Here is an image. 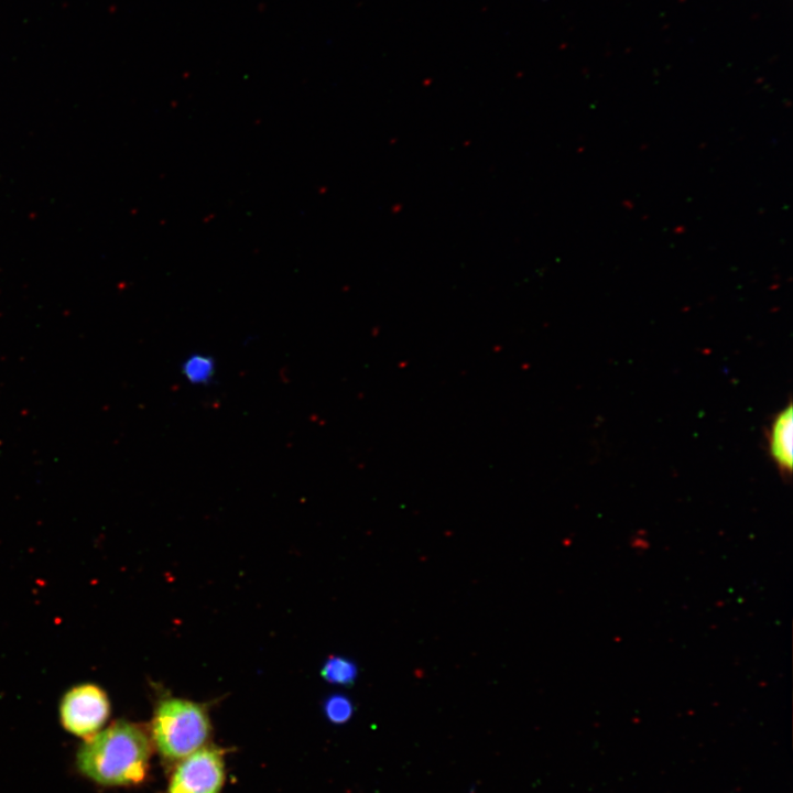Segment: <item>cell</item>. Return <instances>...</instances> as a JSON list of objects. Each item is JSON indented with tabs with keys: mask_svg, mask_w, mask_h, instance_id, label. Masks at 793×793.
I'll list each match as a JSON object with an SVG mask.
<instances>
[{
	"mask_svg": "<svg viewBox=\"0 0 793 793\" xmlns=\"http://www.w3.org/2000/svg\"><path fill=\"white\" fill-rule=\"evenodd\" d=\"M153 743L138 724L118 720L85 739L77 768L91 781L110 786L142 783L149 773Z\"/></svg>",
	"mask_w": 793,
	"mask_h": 793,
	"instance_id": "6da1fadb",
	"label": "cell"
},
{
	"mask_svg": "<svg viewBox=\"0 0 793 793\" xmlns=\"http://www.w3.org/2000/svg\"><path fill=\"white\" fill-rule=\"evenodd\" d=\"M210 731V720L203 705L167 697L155 707L150 738L164 759L178 761L204 747Z\"/></svg>",
	"mask_w": 793,
	"mask_h": 793,
	"instance_id": "7a4b0ae2",
	"label": "cell"
},
{
	"mask_svg": "<svg viewBox=\"0 0 793 793\" xmlns=\"http://www.w3.org/2000/svg\"><path fill=\"white\" fill-rule=\"evenodd\" d=\"M225 776V751L204 746L178 760L166 793H220Z\"/></svg>",
	"mask_w": 793,
	"mask_h": 793,
	"instance_id": "3957f363",
	"label": "cell"
},
{
	"mask_svg": "<svg viewBox=\"0 0 793 793\" xmlns=\"http://www.w3.org/2000/svg\"><path fill=\"white\" fill-rule=\"evenodd\" d=\"M63 727L70 734L87 739L97 734L110 715L106 692L91 683L70 688L59 707Z\"/></svg>",
	"mask_w": 793,
	"mask_h": 793,
	"instance_id": "277c9868",
	"label": "cell"
},
{
	"mask_svg": "<svg viewBox=\"0 0 793 793\" xmlns=\"http://www.w3.org/2000/svg\"><path fill=\"white\" fill-rule=\"evenodd\" d=\"M768 438L769 452L775 465L782 472L790 474L793 460V413L791 404L775 416Z\"/></svg>",
	"mask_w": 793,
	"mask_h": 793,
	"instance_id": "5b68a950",
	"label": "cell"
},
{
	"mask_svg": "<svg viewBox=\"0 0 793 793\" xmlns=\"http://www.w3.org/2000/svg\"><path fill=\"white\" fill-rule=\"evenodd\" d=\"M181 371L189 383L206 385L214 379L216 366L209 355L194 352L182 362Z\"/></svg>",
	"mask_w": 793,
	"mask_h": 793,
	"instance_id": "8992f818",
	"label": "cell"
},
{
	"mask_svg": "<svg viewBox=\"0 0 793 793\" xmlns=\"http://www.w3.org/2000/svg\"><path fill=\"white\" fill-rule=\"evenodd\" d=\"M357 674L356 664L343 656L328 658L321 669V675L325 681L338 685H351Z\"/></svg>",
	"mask_w": 793,
	"mask_h": 793,
	"instance_id": "52a82bcc",
	"label": "cell"
},
{
	"mask_svg": "<svg viewBox=\"0 0 793 793\" xmlns=\"http://www.w3.org/2000/svg\"><path fill=\"white\" fill-rule=\"evenodd\" d=\"M324 711L329 721L334 724L346 723L352 715L351 700L343 694H333L324 703Z\"/></svg>",
	"mask_w": 793,
	"mask_h": 793,
	"instance_id": "ba28073f",
	"label": "cell"
}]
</instances>
